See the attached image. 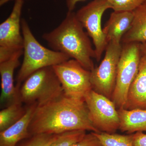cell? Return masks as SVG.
Wrapping results in <instances>:
<instances>
[{
	"instance_id": "cb8c5ba5",
	"label": "cell",
	"mask_w": 146,
	"mask_h": 146,
	"mask_svg": "<svg viewBox=\"0 0 146 146\" xmlns=\"http://www.w3.org/2000/svg\"><path fill=\"white\" fill-rule=\"evenodd\" d=\"M85 1L86 0H65L66 7L68 9V11H74L78 3Z\"/></svg>"
},
{
	"instance_id": "6da1fadb",
	"label": "cell",
	"mask_w": 146,
	"mask_h": 146,
	"mask_svg": "<svg viewBox=\"0 0 146 146\" xmlns=\"http://www.w3.org/2000/svg\"><path fill=\"white\" fill-rule=\"evenodd\" d=\"M28 130L31 136L39 133L58 134L77 130L100 132L91 121L85 102L70 98L63 94L37 106Z\"/></svg>"
},
{
	"instance_id": "30bf717a",
	"label": "cell",
	"mask_w": 146,
	"mask_h": 146,
	"mask_svg": "<svg viewBox=\"0 0 146 146\" xmlns=\"http://www.w3.org/2000/svg\"><path fill=\"white\" fill-rule=\"evenodd\" d=\"M23 4V1H15L10 15L0 25V63L23 50L24 39L21 32Z\"/></svg>"
},
{
	"instance_id": "277c9868",
	"label": "cell",
	"mask_w": 146,
	"mask_h": 146,
	"mask_svg": "<svg viewBox=\"0 0 146 146\" xmlns=\"http://www.w3.org/2000/svg\"><path fill=\"white\" fill-rule=\"evenodd\" d=\"M19 89L20 100L28 106L45 104L63 94L61 84L52 67L40 69L31 75Z\"/></svg>"
},
{
	"instance_id": "7a4b0ae2",
	"label": "cell",
	"mask_w": 146,
	"mask_h": 146,
	"mask_svg": "<svg viewBox=\"0 0 146 146\" xmlns=\"http://www.w3.org/2000/svg\"><path fill=\"white\" fill-rule=\"evenodd\" d=\"M84 29L76 12L68 11L61 23L52 31L44 33L42 38L52 50L67 55L91 71L95 68L92 58L96 59V52Z\"/></svg>"
},
{
	"instance_id": "4fadbf2b",
	"label": "cell",
	"mask_w": 146,
	"mask_h": 146,
	"mask_svg": "<svg viewBox=\"0 0 146 146\" xmlns=\"http://www.w3.org/2000/svg\"><path fill=\"white\" fill-rule=\"evenodd\" d=\"M124 108L146 110V58L142 55L138 74L128 92Z\"/></svg>"
},
{
	"instance_id": "5b68a950",
	"label": "cell",
	"mask_w": 146,
	"mask_h": 146,
	"mask_svg": "<svg viewBox=\"0 0 146 146\" xmlns=\"http://www.w3.org/2000/svg\"><path fill=\"white\" fill-rule=\"evenodd\" d=\"M141 44H122L116 85L111 99L117 110L124 107L129 89L138 74L142 56Z\"/></svg>"
},
{
	"instance_id": "3957f363",
	"label": "cell",
	"mask_w": 146,
	"mask_h": 146,
	"mask_svg": "<svg viewBox=\"0 0 146 146\" xmlns=\"http://www.w3.org/2000/svg\"><path fill=\"white\" fill-rule=\"evenodd\" d=\"M21 27L24 39V58L16 78V86L18 89L22 83L35 72L42 68L53 67L71 58L65 54L42 46L35 37L24 18L21 20Z\"/></svg>"
},
{
	"instance_id": "ffe728a7",
	"label": "cell",
	"mask_w": 146,
	"mask_h": 146,
	"mask_svg": "<svg viewBox=\"0 0 146 146\" xmlns=\"http://www.w3.org/2000/svg\"><path fill=\"white\" fill-rule=\"evenodd\" d=\"M58 135L50 133L35 134L21 141L17 146H50Z\"/></svg>"
},
{
	"instance_id": "44dd1931",
	"label": "cell",
	"mask_w": 146,
	"mask_h": 146,
	"mask_svg": "<svg viewBox=\"0 0 146 146\" xmlns=\"http://www.w3.org/2000/svg\"><path fill=\"white\" fill-rule=\"evenodd\" d=\"M114 11L133 12L146 2V0H107Z\"/></svg>"
},
{
	"instance_id": "9c48e42d",
	"label": "cell",
	"mask_w": 146,
	"mask_h": 146,
	"mask_svg": "<svg viewBox=\"0 0 146 146\" xmlns=\"http://www.w3.org/2000/svg\"><path fill=\"white\" fill-rule=\"evenodd\" d=\"M84 102L96 128L100 132L116 133L119 127L120 120L112 100L92 90L84 97Z\"/></svg>"
},
{
	"instance_id": "9a60e30c",
	"label": "cell",
	"mask_w": 146,
	"mask_h": 146,
	"mask_svg": "<svg viewBox=\"0 0 146 146\" xmlns=\"http://www.w3.org/2000/svg\"><path fill=\"white\" fill-rule=\"evenodd\" d=\"M120 120L119 130L129 134L146 131V110L118 109Z\"/></svg>"
},
{
	"instance_id": "52a82bcc",
	"label": "cell",
	"mask_w": 146,
	"mask_h": 146,
	"mask_svg": "<svg viewBox=\"0 0 146 146\" xmlns=\"http://www.w3.org/2000/svg\"><path fill=\"white\" fill-rule=\"evenodd\" d=\"M122 44L108 43L99 66L91 71L92 90L111 100L116 85Z\"/></svg>"
},
{
	"instance_id": "ac0fdd59",
	"label": "cell",
	"mask_w": 146,
	"mask_h": 146,
	"mask_svg": "<svg viewBox=\"0 0 146 146\" xmlns=\"http://www.w3.org/2000/svg\"><path fill=\"white\" fill-rule=\"evenodd\" d=\"M103 146H133V134L121 135L106 132H94Z\"/></svg>"
},
{
	"instance_id": "d6986e66",
	"label": "cell",
	"mask_w": 146,
	"mask_h": 146,
	"mask_svg": "<svg viewBox=\"0 0 146 146\" xmlns=\"http://www.w3.org/2000/svg\"><path fill=\"white\" fill-rule=\"evenodd\" d=\"M86 131L77 130L58 134L50 146H71L78 142L86 134Z\"/></svg>"
},
{
	"instance_id": "ba28073f",
	"label": "cell",
	"mask_w": 146,
	"mask_h": 146,
	"mask_svg": "<svg viewBox=\"0 0 146 146\" xmlns=\"http://www.w3.org/2000/svg\"><path fill=\"white\" fill-rule=\"evenodd\" d=\"M109 9L107 0H94L76 12L77 18L93 40L98 62L108 44L102 28L101 21L105 11Z\"/></svg>"
},
{
	"instance_id": "8992f818",
	"label": "cell",
	"mask_w": 146,
	"mask_h": 146,
	"mask_svg": "<svg viewBox=\"0 0 146 146\" xmlns=\"http://www.w3.org/2000/svg\"><path fill=\"white\" fill-rule=\"evenodd\" d=\"M52 68L65 96L84 101V97L92 90L91 71L86 70L74 59L54 65Z\"/></svg>"
},
{
	"instance_id": "2e32d148",
	"label": "cell",
	"mask_w": 146,
	"mask_h": 146,
	"mask_svg": "<svg viewBox=\"0 0 146 146\" xmlns=\"http://www.w3.org/2000/svg\"><path fill=\"white\" fill-rule=\"evenodd\" d=\"M131 27L123 36L121 44L146 42V2L133 11Z\"/></svg>"
},
{
	"instance_id": "8fae6325",
	"label": "cell",
	"mask_w": 146,
	"mask_h": 146,
	"mask_svg": "<svg viewBox=\"0 0 146 146\" xmlns=\"http://www.w3.org/2000/svg\"><path fill=\"white\" fill-rule=\"evenodd\" d=\"M23 50L16 53L8 60L0 63L1 77V107L4 108L14 104L21 103L19 90L14 85V71L20 64V58Z\"/></svg>"
},
{
	"instance_id": "e0dca14e",
	"label": "cell",
	"mask_w": 146,
	"mask_h": 146,
	"mask_svg": "<svg viewBox=\"0 0 146 146\" xmlns=\"http://www.w3.org/2000/svg\"><path fill=\"white\" fill-rule=\"evenodd\" d=\"M27 107H24L23 103H18L4 108L0 112V131L10 127L25 114Z\"/></svg>"
},
{
	"instance_id": "603a6c76",
	"label": "cell",
	"mask_w": 146,
	"mask_h": 146,
	"mask_svg": "<svg viewBox=\"0 0 146 146\" xmlns=\"http://www.w3.org/2000/svg\"><path fill=\"white\" fill-rule=\"evenodd\" d=\"M133 146H146V134L142 131L133 133Z\"/></svg>"
},
{
	"instance_id": "7c38bea8",
	"label": "cell",
	"mask_w": 146,
	"mask_h": 146,
	"mask_svg": "<svg viewBox=\"0 0 146 146\" xmlns=\"http://www.w3.org/2000/svg\"><path fill=\"white\" fill-rule=\"evenodd\" d=\"M37 106L36 103L28 106L25 114L21 119L0 131V146H17L21 141L31 136L29 127Z\"/></svg>"
},
{
	"instance_id": "7402d4cb",
	"label": "cell",
	"mask_w": 146,
	"mask_h": 146,
	"mask_svg": "<svg viewBox=\"0 0 146 146\" xmlns=\"http://www.w3.org/2000/svg\"><path fill=\"white\" fill-rule=\"evenodd\" d=\"M71 146H103L94 132L85 134L78 142Z\"/></svg>"
},
{
	"instance_id": "5bb4252c",
	"label": "cell",
	"mask_w": 146,
	"mask_h": 146,
	"mask_svg": "<svg viewBox=\"0 0 146 146\" xmlns=\"http://www.w3.org/2000/svg\"><path fill=\"white\" fill-rule=\"evenodd\" d=\"M133 12L113 11L110 14L103 31L108 43L121 44L122 38L131 27L133 23Z\"/></svg>"
},
{
	"instance_id": "d4e9b609",
	"label": "cell",
	"mask_w": 146,
	"mask_h": 146,
	"mask_svg": "<svg viewBox=\"0 0 146 146\" xmlns=\"http://www.w3.org/2000/svg\"><path fill=\"white\" fill-rule=\"evenodd\" d=\"M141 49L142 55L144 56L146 58V42L141 43Z\"/></svg>"
},
{
	"instance_id": "484cf974",
	"label": "cell",
	"mask_w": 146,
	"mask_h": 146,
	"mask_svg": "<svg viewBox=\"0 0 146 146\" xmlns=\"http://www.w3.org/2000/svg\"><path fill=\"white\" fill-rule=\"evenodd\" d=\"M24 1V0H0V6L3 5H4L5 4L7 3L10 1Z\"/></svg>"
}]
</instances>
